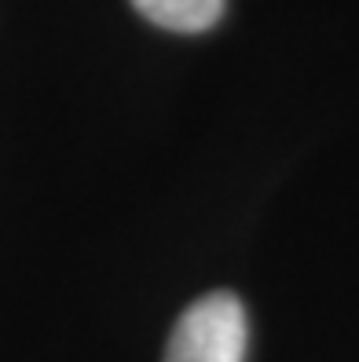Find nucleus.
<instances>
[{
  "instance_id": "nucleus-2",
  "label": "nucleus",
  "mask_w": 359,
  "mask_h": 362,
  "mask_svg": "<svg viewBox=\"0 0 359 362\" xmlns=\"http://www.w3.org/2000/svg\"><path fill=\"white\" fill-rule=\"evenodd\" d=\"M132 8L161 30L173 33H205L220 23L224 0H132Z\"/></svg>"
},
{
  "instance_id": "nucleus-1",
  "label": "nucleus",
  "mask_w": 359,
  "mask_h": 362,
  "mask_svg": "<svg viewBox=\"0 0 359 362\" xmlns=\"http://www.w3.org/2000/svg\"><path fill=\"white\" fill-rule=\"evenodd\" d=\"M246 308L235 293H205L180 315L165 362H246Z\"/></svg>"
}]
</instances>
